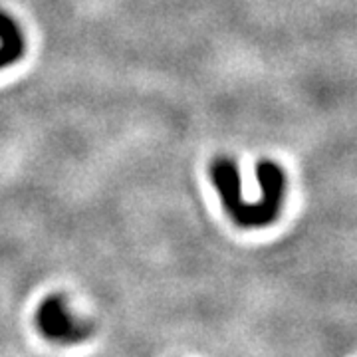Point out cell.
Masks as SVG:
<instances>
[{"label": "cell", "instance_id": "2", "mask_svg": "<svg viewBox=\"0 0 357 357\" xmlns=\"http://www.w3.org/2000/svg\"><path fill=\"white\" fill-rule=\"evenodd\" d=\"M36 324L38 330L48 340H56L62 344L79 342L88 335L86 324L77 321L64 304L62 296H48L36 312Z\"/></svg>", "mask_w": 357, "mask_h": 357}, {"label": "cell", "instance_id": "1", "mask_svg": "<svg viewBox=\"0 0 357 357\" xmlns=\"http://www.w3.org/2000/svg\"><path fill=\"white\" fill-rule=\"evenodd\" d=\"M208 171H211L213 185L220 192L227 213L236 225L252 229V227H266L278 218L282 201H284L286 178L280 167L274 161L264 159V161H258L256 165V178L262 189V201L256 204H246L243 201L241 177H238L236 163L232 159H227V157L215 159L208 167Z\"/></svg>", "mask_w": 357, "mask_h": 357}, {"label": "cell", "instance_id": "3", "mask_svg": "<svg viewBox=\"0 0 357 357\" xmlns=\"http://www.w3.org/2000/svg\"><path fill=\"white\" fill-rule=\"evenodd\" d=\"M24 52V40L8 14L0 13V68L16 62Z\"/></svg>", "mask_w": 357, "mask_h": 357}]
</instances>
